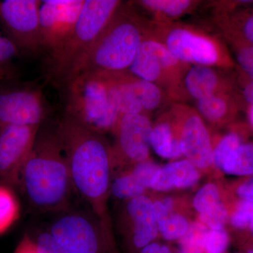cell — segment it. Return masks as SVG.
Returning <instances> with one entry per match:
<instances>
[{
    "label": "cell",
    "mask_w": 253,
    "mask_h": 253,
    "mask_svg": "<svg viewBox=\"0 0 253 253\" xmlns=\"http://www.w3.org/2000/svg\"><path fill=\"white\" fill-rule=\"evenodd\" d=\"M253 220V203L237 199L231 208L229 223L236 231L246 232Z\"/></svg>",
    "instance_id": "31"
},
{
    "label": "cell",
    "mask_w": 253,
    "mask_h": 253,
    "mask_svg": "<svg viewBox=\"0 0 253 253\" xmlns=\"http://www.w3.org/2000/svg\"><path fill=\"white\" fill-rule=\"evenodd\" d=\"M246 232H247L251 237L253 238V220L252 222H251V225L249 226V230L246 231Z\"/></svg>",
    "instance_id": "41"
},
{
    "label": "cell",
    "mask_w": 253,
    "mask_h": 253,
    "mask_svg": "<svg viewBox=\"0 0 253 253\" xmlns=\"http://www.w3.org/2000/svg\"><path fill=\"white\" fill-rule=\"evenodd\" d=\"M139 2L145 9L169 17L184 14L192 5V1L188 0H142Z\"/></svg>",
    "instance_id": "29"
},
{
    "label": "cell",
    "mask_w": 253,
    "mask_h": 253,
    "mask_svg": "<svg viewBox=\"0 0 253 253\" xmlns=\"http://www.w3.org/2000/svg\"><path fill=\"white\" fill-rule=\"evenodd\" d=\"M153 125L146 114L120 116L112 131L113 169H123L150 159Z\"/></svg>",
    "instance_id": "8"
},
{
    "label": "cell",
    "mask_w": 253,
    "mask_h": 253,
    "mask_svg": "<svg viewBox=\"0 0 253 253\" xmlns=\"http://www.w3.org/2000/svg\"><path fill=\"white\" fill-rule=\"evenodd\" d=\"M219 171L229 175H253V143H243Z\"/></svg>",
    "instance_id": "23"
},
{
    "label": "cell",
    "mask_w": 253,
    "mask_h": 253,
    "mask_svg": "<svg viewBox=\"0 0 253 253\" xmlns=\"http://www.w3.org/2000/svg\"><path fill=\"white\" fill-rule=\"evenodd\" d=\"M121 5L95 42L79 74L129 69L149 29L139 16Z\"/></svg>",
    "instance_id": "4"
},
{
    "label": "cell",
    "mask_w": 253,
    "mask_h": 253,
    "mask_svg": "<svg viewBox=\"0 0 253 253\" xmlns=\"http://www.w3.org/2000/svg\"><path fill=\"white\" fill-rule=\"evenodd\" d=\"M230 241L229 233L225 229H209L205 238L204 253H227Z\"/></svg>",
    "instance_id": "32"
},
{
    "label": "cell",
    "mask_w": 253,
    "mask_h": 253,
    "mask_svg": "<svg viewBox=\"0 0 253 253\" xmlns=\"http://www.w3.org/2000/svg\"><path fill=\"white\" fill-rule=\"evenodd\" d=\"M153 204L158 231L163 239L168 241H179L187 234L191 223L186 216L169 211L160 199L155 200Z\"/></svg>",
    "instance_id": "22"
},
{
    "label": "cell",
    "mask_w": 253,
    "mask_h": 253,
    "mask_svg": "<svg viewBox=\"0 0 253 253\" xmlns=\"http://www.w3.org/2000/svg\"><path fill=\"white\" fill-rule=\"evenodd\" d=\"M234 192L237 199L244 200L253 203V178L247 176L246 179L237 183Z\"/></svg>",
    "instance_id": "35"
},
{
    "label": "cell",
    "mask_w": 253,
    "mask_h": 253,
    "mask_svg": "<svg viewBox=\"0 0 253 253\" xmlns=\"http://www.w3.org/2000/svg\"><path fill=\"white\" fill-rule=\"evenodd\" d=\"M49 111L40 89L26 86L0 88V126H40Z\"/></svg>",
    "instance_id": "10"
},
{
    "label": "cell",
    "mask_w": 253,
    "mask_h": 253,
    "mask_svg": "<svg viewBox=\"0 0 253 253\" xmlns=\"http://www.w3.org/2000/svg\"><path fill=\"white\" fill-rule=\"evenodd\" d=\"M128 78L140 101L144 112L154 111L162 101V91L155 83L134 76L127 71Z\"/></svg>",
    "instance_id": "25"
},
{
    "label": "cell",
    "mask_w": 253,
    "mask_h": 253,
    "mask_svg": "<svg viewBox=\"0 0 253 253\" xmlns=\"http://www.w3.org/2000/svg\"><path fill=\"white\" fill-rule=\"evenodd\" d=\"M209 230L201 221L191 223L187 234L179 241L178 253H204V242Z\"/></svg>",
    "instance_id": "27"
},
{
    "label": "cell",
    "mask_w": 253,
    "mask_h": 253,
    "mask_svg": "<svg viewBox=\"0 0 253 253\" xmlns=\"http://www.w3.org/2000/svg\"><path fill=\"white\" fill-rule=\"evenodd\" d=\"M56 133L67 158L73 189L90 206L108 239L116 244L108 210L114 172L111 146L104 134L66 116Z\"/></svg>",
    "instance_id": "1"
},
{
    "label": "cell",
    "mask_w": 253,
    "mask_h": 253,
    "mask_svg": "<svg viewBox=\"0 0 253 253\" xmlns=\"http://www.w3.org/2000/svg\"><path fill=\"white\" fill-rule=\"evenodd\" d=\"M96 75L104 83L110 104L120 116L146 114L129 81L127 71Z\"/></svg>",
    "instance_id": "18"
},
{
    "label": "cell",
    "mask_w": 253,
    "mask_h": 253,
    "mask_svg": "<svg viewBox=\"0 0 253 253\" xmlns=\"http://www.w3.org/2000/svg\"><path fill=\"white\" fill-rule=\"evenodd\" d=\"M139 253H178V251L168 245L154 241L141 249Z\"/></svg>",
    "instance_id": "37"
},
{
    "label": "cell",
    "mask_w": 253,
    "mask_h": 253,
    "mask_svg": "<svg viewBox=\"0 0 253 253\" xmlns=\"http://www.w3.org/2000/svg\"><path fill=\"white\" fill-rule=\"evenodd\" d=\"M246 235L241 236L238 243L239 253H253V238L246 232Z\"/></svg>",
    "instance_id": "38"
},
{
    "label": "cell",
    "mask_w": 253,
    "mask_h": 253,
    "mask_svg": "<svg viewBox=\"0 0 253 253\" xmlns=\"http://www.w3.org/2000/svg\"><path fill=\"white\" fill-rule=\"evenodd\" d=\"M63 87L65 116L100 134L113 130L120 115L110 104L106 86L97 75L81 73Z\"/></svg>",
    "instance_id": "5"
},
{
    "label": "cell",
    "mask_w": 253,
    "mask_h": 253,
    "mask_svg": "<svg viewBox=\"0 0 253 253\" xmlns=\"http://www.w3.org/2000/svg\"><path fill=\"white\" fill-rule=\"evenodd\" d=\"M244 34L251 46H253V15L250 16L244 23Z\"/></svg>",
    "instance_id": "39"
},
{
    "label": "cell",
    "mask_w": 253,
    "mask_h": 253,
    "mask_svg": "<svg viewBox=\"0 0 253 253\" xmlns=\"http://www.w3.org/2000/svg\"><path fill=\"white\" fill-rule=\"evenodd\" d=\"M186 91L193 98L200 100L219 94L220 81L213 68L202 65H194L186 73Z\"/></svg>",
    "instance_id": "21"
},
{
    "label": "cell",
    "mask_w": 253,
    "mask_h": 253,
    "mask_svg": "<svg viewBox=\"0 0 253 253\" xmlns=\"http://www.w3.org/2000/svg\"><path fill=\"white\" fill-rule=\"evenodd\" d=\"M180 63L162 42L151 38L148 31L128 71L156 84L166 71H175Z\"/></svg>",
    "instance_id": "15"
},
{
    "label": "cell",
    "mask_w": 253,
    "mask_h": 253,
    "mask_svg": "<svg viewBox=\"0 0 253 253\" xmlns=\"http://www.w3.org/2000/svg\"><path fill=\"white\" fill-rule=\"evenodd\" d=\"M244 94L246 101L249 104L253 105V81L245 87Z\"/></svg>",
    "instance_id": "40"
},
{
    "label": "cell",
    "mask_w": 253,
    "mask_h": 253,
    "mask_svg": "<svg viewBox=\"0 0 253 253\" xmlns=\"http://www.w3.org/2000/svg\"><path fill=\"white\" fill-rule=\"evenodd\" d=\"M19 204L11 190L0 185V234H4L19 217Z\"/></svg>",
    "instance_id": "26"
},
{
    "label": "cell",
    "mask_w": 253,
    "mask_h": 253,
    "mask_svg": "<svg viewBox=\"0 0 253 253\" xmlns=\"http://www.w3.org/2000/svg\"><path fill=\"white\" fill-rule=\"evenodd\" d=\"M250 118H251V122H252L253 125V105L252 109H251V113H250Z\"/></svg>",
    "instance_id": "42"
},
{
    "label": "cell",
    "mask_w": 253,
    "mask_h": 253,
    "mask_svg": "<svg viewBox=\"0 0 253 253\" xmlns=\"http://www.w3.org/2000/svg\"><path fill=\"white\" fill-rule=\"evenodd\" d=\"M193 207L199 213V221L211 230L225 229L232 205H228L219 186L208 183L197 191Z\"/></svg>",
    "instance_id": "16"
},
{
    "label": "cell",
    "mask_w": 253,
    "mask_h": 253,
    "mask_svg": "<svg viewBox=\"0 0 253 253\" xmlns=\"http://www.w3.org/2000/svg\"><path fill=\"white\" fill-rule=\"evenodd\" d=\"M176 121L182 156L202 174L214 166V144L202 118L194 111L182 110Z\"/></svg>",
    "instance_id": "12"
},
{
    "label": "cell",
    "mask_w": 253,
    "mask_h": 253,
    "mask_svg": "<svg viewBox=\"0 0 253 253\" xmlns=\"http://www.w3.org/2000/svg\"><path fill=\"white\" fill-rule=\"evenodd\" d=\"M201 172L187 160L172 161L158 168L153 176L150 189L166 192L175 189H186L196 185Z\"/></svg>",
    "instance_id": "19"
},
{
    "label": "cell",
    "mask_w": 253,
    "mask_h": 253,
    "mask_svg": "<svg viewBox=\"0 0 253 253\" xmlns=\"http://www.w3.org/2000/svg\"><path fill=\"white\" fill-rule=\"evenodd\" d=\"M121 4L118 0H85L72 33L59 49L49 55L50 81L64 86L79 74L95 42Z\"/></svg>",
    "instance_id": "3"
},
{
    "label": "cell",
    "mask_w": 253,
    "mask_h": 253,
    "mask_svg": "<svg viewBox=\"0 0 253 253\" xmlns=\"http://www.w3.org/2000/svg\"><path fill=\"white\" fill-rule=\"evenodd\" d=\"M71 253H121L108 239L96 218L78 212L63 214L48 231Z\"/></svg>",
    "instance_id": "6"
},
{
    "label": "cell",
    "mask_w": 253,
    "mask_h": 253,
    "mask_svg": "<svg viewBox=\"0 0 253 253\" xmlns=\"http://www.w3.org/2000/svg\"></svg>",
    "instance_id": "43"
},
{
    "label": "cell",
    "mask_w": 253,
    "mask_h": 253,
    "mask_svg": "<svg viewBox=\"0 0 253 253\" xmlns=\"http://www.w3.org/2000/svg\"><path fill=\"white\" fill-rule=\"evenodd\" d=\"M159 166L151 159L133 165L113 176L111 194L117 199L129 200L146 195Z\"/></svg>",
    "instance_id": "17"
},
{
    "label": "cell",
    "mask_w": 253,
    "mask_h": 253,
    "mask_svg": "<svg viewBox=\"0 0 253 253\" xmlns=\"http://www.w3.org/2000/svg\"><path fill=\"white\" fill-rule=\"evenodd\" d=\"M125 253H139L159 235L153 200L147 195L129 200L125 212Z\"/></svg>",
    "instance_id": "13"
},
{
    "label": "cell",
    "mask_w": 253,
    "mask_h": 253,
    "mask_svg": "<svg viewBox=\"0 0 253 253\" xmlns=\"http://www.w3.org/2000/svg\"><path fill=\"white\" fill-rule=\"evenodd\" d=\"M39 127L0 126V178L6 184L20 185L21 173L34 148Z\"/></svg>",
    "instance_id": "9"
},
{
    "label": "cell",
    "mask_w": 253,
    "mask_h": 253,
    "mask_svg": "<svg viewBox=\"0 0 253 253\" xmlns=\"http://www.w3.org/2000/svg\"><path fill=\"white\" fill-rule=\"evenodd\" d=\"M38 0H0V27L20 53L42 49Z\"/></svg>",
    "instance_id": "7"
},
{
    "label": "cell",
    "mask_w": 253,
    "mask_h": 253,
    "mask_svg": "<svg viewBox=\"0 0 253 253\" xmlns=\"http://www.w3.org/2000/svg\"><path fill=\"white\" fill-rule=\"evenodd\" d=\"M244 143L239 133L231 131L221 137L214 146V166L220 170L224 163Z\"/></svg>",
    "instance_id": "30"
},
{
    "label": "cell",
    "mask_w": 253,
    "mask_h": 253,
    "mask_svg": "<svg viewBox=\"0 0 253 253\" xmlns=\"http://www.w3.org/2000/svg\"><path fill=\"white\" fill-rule=\"evenodd\" d=\"M240 66L252 78L253 81V46H244L237 53Z\"/></svg>",
    "instance_id": "34"
},
{
    "label": "cell",
    "mask_w": 253,
    "mask_h": 253,
    "mask_svg": "<svg viewBox=\"0 0 253 253\" xmlns=\"http://www.w3.org/2000/svg\"><path fill=\"white\" fill-rule=\"evenodd\" d=\"M20 54L19 50L0 27V81L14 77L13 59Z\"/></svg>",
    "instance_id": "28"
},
{
    "label": "cell",
    "mask_w": 253,
    "mask_h": 253,
    "mask_svg": "<svg viewBox=\"0 0 253 253\" xmlns=\"http://www.w3.org/2000/svg\"><path fill=\"white\" fill-rule=\"evenodd\" d=\"M151 147L165 159L175 160L182 156L175 118L173 121L163 119L153 126Z\"/></svg>",
    "instance_id": "20"
},
{
    "label": "cell",
    "mask_w": 253,
    "mask_h": 253,
    "mask_svg": "<svg viewBox=\"0 0 253 253\" xmlns=\"http://www.w3.org/2000/svg\"><path fill=\"white\" fill-rule=\"evenodd\" d=\"M34 241L40 253H71L59 244L49 232L42 233Z\"/></svg>",
    "instance_id": "33"
},
{
    "label": "cell",
    "mask_w": 253,
    "mask_h": 253,
    "mask_svg": "<svg viewBox=\"0 0 253 253\" xmlns=\"http://www.w3.org/2000/svg\"><path fill=\"white\" fill-rule=\"evenodd\" d=\"M14 253H40L34 240L29 236L25 235L20 241Z\"/></svg>",
    "instance_id": "36"
},
{
    "label": "cell",
    "mask_w": 253,
    "mask_h": 253,
    "mask_svg": "<svg viewBox=\"0 0 253 253\" xmlns=\"http://www.w3.org/2000/svg\"><path fill=\"white\" fill-rule=\"evenodd\" d=\"M197 107L202 117L213 125L224 123L229 114V102L220 93L198 100Z\"/></svg>",
    "instance_id": "24"
},
{
    "label": "cell",
    "mask_w": 253,
    "mask_h": 253,
    "mask_svg": "<svg viewBox=\"0 0 253 253\" xmlns=\"http://www.w3.org/2000/svg\"><path fill=\"white\" fill-rule=\"evenodd\" d=\"M20 185L31 204L41 211L66 207L73 186L67 158L56 132L38 135Z\"/></svg>",
    "instance_id": "2"
},
{
    "label": "cell",
    "mask_w": 253,
    "mask_h": 253,
    "mask_svg": "<svg viewBox=\"0 0 253 253\" xmlns=\"http://www.w3.org/2000/svg\"><path fill=\"white\" fill-rule=\"evenodd\" d=\"M163 44L181 62L210 66L219 61V50L214 41L186 28L169 30Z\"/></svg>",
    "instance_id": "14"
},
{
    "label": "cell",
    "mask_w": 253,
    "mask_h": 253,
    "mask_svg": "<svg viewBox=\"0 0 253 253\" xmlns=\"http://www.w3.org/2000/svg\"><path fill=\"white\" fill-rule=\"evenodd\" d=\"M85 0H44L40 9L42 46L49 54L72 33Z\"/></svg>",
    "instance_id": "11"
}]
</instances>
